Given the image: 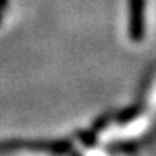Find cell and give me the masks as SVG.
<instances>
[{
  "instance_id": "obj_1",
  "label": "cell",
  "mask_w": 156,
  "mask_h": 156,
  "mask_svg": "<svg viewBox=\"0 0 156 156\" xmlns=\"http://www.w3.org/2000/svg\"><path fill=\"white\" fill-rule=\"evenodd\" d=\"M131 18H129V32L134 41L144 38V10L145 0H129Z\"/></svg>"
}]
</instances>
